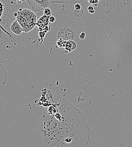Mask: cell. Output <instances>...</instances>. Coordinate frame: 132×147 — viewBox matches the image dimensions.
<instances>
[{
  "label": "cell",
  "instance_id": "1",
  "mask_svg": "<svg viewBox=\"0 0 132 147\" xmlns=\"http://www.w3.org/2000/svg\"><path fill=\"white\" fill-rule=\"evenodd\" d=\"M40 130L45 147H89L91 143L87 118L65 100L49 108Z\"/></svg>",
  "mask_w": 132,
  "mask_h": 147
},
{
  "label": "cell",
  "instance_id": "2",
  "mask_svg": "<svg viewBox=\"0 0 132 147\" xmlns=\"http://www.w3.org/2000/svg\"><path fill=\"white\" fill-rule=\"evenodd\" d=\"M16 18L25 33H28L33 30L38 21L35 13L28 9H19Z\"/></svg>",
  "mask_w": 132,
  "mask_h": 147
},
{
  "label": "cell",
  "instance_id": "3",
  "mask_svg": "<svg viewBox=\"0 0 132 147\" xmlns=\"http://www.w3.org/2000/svg\"><path fill=\"white\" fill-rule=\"evenodd\" d=\"M31 7L34 12H40L49 7L51 3L49 0H25Z\"/></svg>",
  "mask_w": 132,
  "mask_h": 147
},
{
  "label": "cell",
  "instance_id": "4",
  "mask_svg": "<svg viewBox=\"0 0 132 147\" xmlns=\"http://www.w3.org/2000/svg\"><path fill=\"white\" fill-rule=\"evenodd\" d=\"M58 40H63L65 41L74 40L75 34L74 31L70 28L64 27L60 28L57 34Z\"/></svg>",
  "mask_w": 132,
  "mask_h": 147
},
{
  "label": "cell",
  "instance_id": "5",
  "mask_svg": "<svg viewBox=\"0 0 132 147\" xmlns=\"http://www.w3.org/2000/svg\"><path fill=\"white\" fill-rule=\"evenodd\" d=\"M10 30L13 33L17 35H20L23 32L22 27L17 20H15L13 22L10 26Z\"/></svg>",
  "mask_w": 132,
  "mask_h": 147
},
{
  "label": "cell",
  "instance_id": "6",
  "mask_svg": "<svg viewBox=\"0 0 132 147\" xmlns=\"http://www.w3.org/2000/svg\"><path fill=\"white\" fill-rule=\"evenodd\" d=\"M77 47V44L74 40H68L66 41V43L65 45L64 49L66 53H70L74 51Z\"/></svg>",
  "mask_w": 132,
  "mask_h": 147
},
{
  "label": "cell",
  "instance_id": "7",
  "mask_svg": "<svg viewBox=\"0 0 132 147\" xmlns=\"http://www.w3.org/2000/svg\"><path fill=\"white\" fill-rule=\"evenodd\" d=\"M51 3H77L82 2V0H49Z\"/></svg>",
  "mask_w": 132,
  "mask_h": 147
},
{
  "label": "cell",
  "instance_id": "8",
  "mask_svg": "<svg viewBox=\"0 0 132 147\" xmlns=\"http://www.w3.org/2000/svg\"><path fill=\"white\" fill-rule=\"evenodd\" d=\"M66 43V41L63 40H58L56 42V45L59 48H64L65 45Z\"/></svg>",
  "mask_w": 132,
  "mask_h": 147
},
{
  "label": "cell",
  "instance_id": "9",
  "mask_svg": "<svg viewBox=\"0 0 132 147\" xmlns=\"http://www.w3.org/2000/svg\"><path fill=\"white\" fill-rule=\"evenodd\" d=\"M41 19L42 20L43 22H44V24L45 25V26H49V17H48L46 16V15L44 14L41 17Z\"/></svg>",
  "mask_w": 132,
  "mask_h": 147
},
{
  "label": "cell",
  "instance_id": "10",
  "mask_svg": "<svg viewBox=\"0 0 132 147\" xmlns=\"http://www.w3.org/2000/svg\"><path fill=\"white\" fill-rule=\"evenodd\" d=\"M74 14H75V16L76 17L80 18L83 15V10H82V9H81V10H77L75 9V10H74Z\"/></svg>",
  "mask_w": 132,
  "mask_h": 147
},
{
  "label": "cell",
  "instance_id": "11",
  "mask_svg": "<svg viewBox=\"0 0 132 147\" xmlns=\"http://www.w3.org/2000/svg\"><path fill=\"white\" fill-rule=\"evenodd\" d=\"M44 14L48 17H50L52 16V11L50 9L49 7H47L44 10Z\"/></svg>",
  "mask_w": 132,
  "mask_h": 147
},
{
  "label": "cell",
  "instance_id": "12",
  "mask_svg": "<svg viewBox=\"0 0 132 147\" xmlns=\"http://www.w3.org/2000/svg\"><path fill=\"white\" fill-rule=\"evenodd\" d=\"M88 10L90 14H94L95 10L94 7L92 6H89L88 7Z\"/></svg>",
  "mask_w": 132,
  "mask_h": 147
},
{
  "label": "cell",
  "instance_id": "13",
  "mask_svg": "<svg viewBox=\"0 0 132 147\" xmlns=\"http://www.w3.org/2000/svg\"><path fill=\"white\" fill-rule=\"evenodd\" d=\"M89 3L91 5H96L98 2H99V0H87Z\"/></svg>",
  "mask_w": 132,
  "mask_h": 147
},
{
  "label": "cell",
  "instance_id": "14",
  "mask_svg": "<svg viewBox=\"0 0 132 147\" xmlns=\"http://www.w3.org/2000/svg\"><path fill=\"white\" fill-rule=\"evenodd\" d=\"M85 37H86V34L84 32H82L79 35V38L81 40H84L85 38Z\"/></svg>",
  "mask_w": 132,
  "mask_h": 147
},
{
  "label": "cell",
  "instance_id": "15",
  "mask_svg": "<svg viewBox=\"0 0 132 147\" xmlns=\"http://www.w3.org/2000/svg\"><path fill=\"white\" fill-rule=\"evenodd\" d=\"M45 35H46V33H45L44 31H40V32H39V33H38V36L40 37V38H42V39L44 37H45Z\"/></svg>",
  "mask_w": 132,
  "mask_h": 147
},
{
  "label": "cell",
  "instance_id": "16",
  "mask_svg": "<svg viewBox=\"0 0 132 147\" xmlns=\"http://www.w3.org/2000/svg\"><path fill=\"white\" fill-rule=\"evenodd\" d=\"M75 9L77 10H79L81 9V6L79 4V3H75Z\"/></svg>",
  "mask_w": 132,
  "mask_h": 147
},
{
  "label": "cell",
  "instance_id": "17",
  "mask_svg": "<svg viewBox=\"0 0 132 147\" xmlns=\"http://www.w3.org/2000/svg\"><path fill=\"white\" fill-rule=\"evenodd\" d=\"M49 22H50V23H54L56 22V18H55V17L52 16L49 17Z\"/></svg>",
  "mask_w": 132,
  "mask_h": 147
},
{
  "label": "cell",
  "instance_id": "18",
  "mask_svg": "<svg viewBox=\"0 0 132 147\" xmlns=\"http://www.w3.org/2000/svg\"><path fill=\"white\" fill-rule=\"evenodd\" d=\"M14 16L15 17H17L18 16V12H15V13H14Z\"/></svg>",
  "mask_w": 132,
  "mask_h": 147
},
{
  "label": "cell",
  "instance_id": "19",
  "mask_svg": "<svg viewBox=\"0 0 132 147\" xmlns=\"http://www.w3.org/2000/svg\"><path fill=\"white\" fill-rule=\"evenodd\" d=\"M127 2L128 3H132V0H126Z\"/></svg>",
  "mask_w": 132,
  "mask_h": 147
},
{
  "label": "cell",
  "instance_id": "20",
  "mask_svg": "<svg viewBox=\"0 0 132 147\" xmlns=\"http://www.w3.org/2000/svg\"><path fill=\"white\" fill-rule=\"evenodd\" d=\"M82 1H83V0H82Z\"/></svg>",
  "mask_w": 132,
  "mask_h": 147
}]
</instances>
